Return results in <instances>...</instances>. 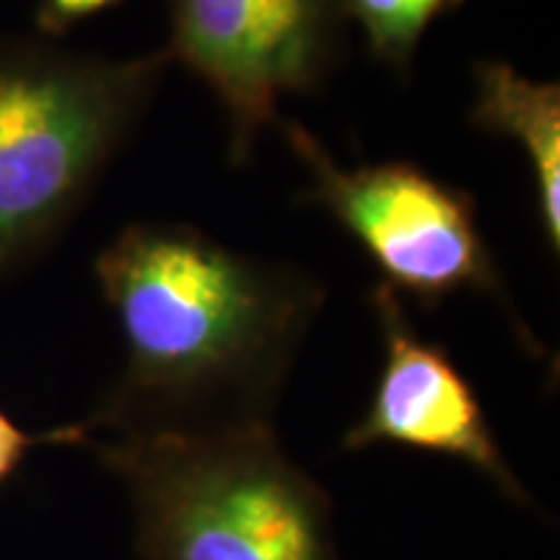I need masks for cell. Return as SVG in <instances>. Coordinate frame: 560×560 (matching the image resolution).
<instances>
[{"instance_id": "cell-1", "label": "cell", "mask_w": 560, "mask_h": 560, "mask_svg": "<svg viewBox=\"0 0 560 560\" xmlns=\"http://www.w3.org/2000/svg\"><path fill=\"white\" fill-rule=\"evenodd\" d=\"M125 369L86 431L198 433L272 423L325 285L187 223H132L94 260Z\"/></svg>"}, {"instance_id": "cell-2", "label": "cell", "mask_w": 560, "mask_h": 560, "mask_svg": "<svg viewBox=\"0 0 560 560\" xmlns=\"http://www.w3.org/2000/svg\"><path fill=\"white\" fill-rule=\"evenodd\" d=\"M83 446L128 486L143 560H340L330 495L272 423Z\"/></svg>"}, {"instance_id": "cell-3", "label": "cell", "mask_w": 560, "mask_h": 560, "mask_svg": "<svg viewBox=\"0 0 560 560\" xmlns=\"http://www.w3.org/2000/svg\"><path fill=\"white\" fill-rule=\"evenodd\" d=\"M172 58L0 42V276L50 244L143 120Z\"/></svg>"}, {"instance_id": "cell-4", "label": "cell", "mask_w": 560, "mask_h": 560, "mask_svg": "<svg viewBox=\"0 0 560 560\" xmlns=\"http://www.w3.org/2000/svg\"><path fill=\"white\" fill-rule=\"evenodd\" d=\"M276 125L312 177L304 200L327 210L361 244L397 296L405 293L429 310L467 291L503 299L499 265L470 192L410 161L346 170L304 125Z\"/></svg>"}, {"instance_id": "cell-5", "label": "cell", "mask_w": 560, "mask_h": 560, "mask_svg": "<svg viewBox=\"0 0 560 560\" xmlns=\"http://www.w3.org/2000/svg\"><path fill=\"white\" fill-rule=\"evenodd\" d=\"M342 0H172V62L219 100L229 159L244 166L276 125L278 102L312 94L332 75L346 42Z\"/></svg>"}, {"instance_id": "cell-6", "label": "cell", "mask_w": 560, "mask_h": 560, "mask_svg": "<svg viewBox=\"0 0 560 560\" xmlns=\"http://www.w3.org/2000/svg\"><path fill=\"white\" fill-rule=\"evenodd\" d=\"M371 310L382 332L384 363L366 412L346 431L340 450L363 452L384 444L441 454L470 465L509 501L529 503L450 350L418 335L402 299L382 280L371 291Z\"/></svg>"}, {"instance_id": "cell-7", "label": "cell", "mask_w": 560, "mask_h": 560, "mask_svg": "<svg viewBox=\"0 0 560 560\" xmlns=\"http://www.w3.org/2000/svg\"><path fill=\"white\" fill-rule=\"evenodd\" d=\"M470 122L488 136L520 143L532 166L537 215L552 255L560 252V86L532 81L503 60L475 66Z\"/></svg>"}, {"instance_id": "cell-8", "label": "cell", "mask_w": 560, "mask_h": 560, "mask_svg": "<svg viewBox=\"0 0 560 560\" xmlns=\"http://www.w3.org/2000/svg\"><path fill=\"white\" fill-rule=\"evenodd\" d=\"M465 0H342L348 21H355L376 62L408 73L420 39Z\"/></svg>"}, {"instance_id": "cell-9", "label": "cell", "mask_w": 560, "mask_h": 560, "mask_svg": "<svg viewBox=\"0 0 560 560\" xmlns=\"http://www.w3.org/2000/svg\"><path fill=\"white\" fill-rule=\"evenodd\" d=\"M89 439V431L83 423L75 425H62V429L45 431V433H30L21 429L19 423H13L11 416L5 410H0V486L9 482L21 462L26 459L34 446L42 444H79L83 446Z\"/></svg>"}, {"instance_id": "cell-10", "label": "cell", "mask_w": 560, "mask_h": 560, "mask_svg": "<svg viewBox=\"0 0 560 560\" xmlns=\"http://www.w3.org/2000/svg\"><path fill=\"white\" fill-rule=\"evenodd\" d=\"M120 0H39L37 3V30L45 37H62L75 30L83 21L100 16Z\"/></svg>"}]
</instances>
